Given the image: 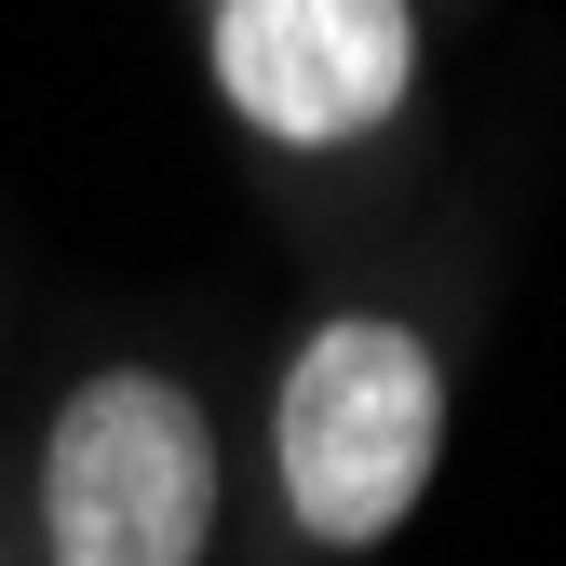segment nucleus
Wrapping results in <instances>:
<instances>
[{
	"label": "nucleus",
	"mask_w": 566,
	"mask_h": 566,
	"mask_svg": "<svg viewBox=\"0 0 566 566\" xmlns=\"http://www.w3.org/2000/svg\"><path fill=\"white\" fill-rule=\"evenodd\" d=\"M446 459V350L378 297L311 311L270 378V500L311 553H378Z\"/></svg>",
	"instance_id": "obj_1"
},
{
	"label": "nucleus",
	"mask_w": 566,
	"mask_h": 566,
	"mask_svg": "<svg viewBox=\"0 0 566 566\" xmlns=\"http://www.w3.org/2000/svg\"><path fill=\"white\" fill-rule=\"evenodd\" d=\"M230 432L176 365H95L41 418V566H202Z\"/></svg>",
	"instance_id": "obj_2"
},
{
	"label": "nucleus",
	"mask_w": 566,
	"mask_h": 566,
	"mask_svg": "<svg viewBox=\"0 0 566 566\" xmlns=\"http://www.w3.org/2000/svg\"><path fill=\"white\" fill-rule=\"evenodd\" d=\"M202 82L256 149H365L418 108V0H202Z\"/></svg>",
	"instance_id": "obj_3"
}]
</instances>
